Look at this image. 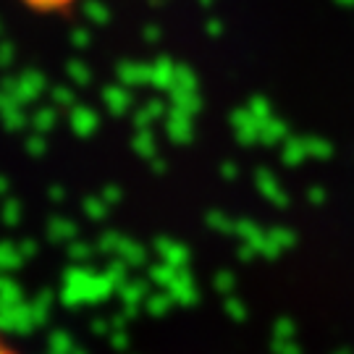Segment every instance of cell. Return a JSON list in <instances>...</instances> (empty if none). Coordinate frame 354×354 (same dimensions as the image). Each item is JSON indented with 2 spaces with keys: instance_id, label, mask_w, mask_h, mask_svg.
I'll list each match as a JSON object with an SVG mask.
<instances>
[{
  "instance_id": "obj_1",
  "label": "cell",
  "mask_w": 354,
  "mask_h": 354,
  "mask_svg": "<svg viewBox=\"0 0 354 354\" xmlns=\"http://www.w3.org/2000/svg\"><path fill=\"white\" fill-rule=\"evenodd\" d=\"M0 354H24L21 352V346L13 342L3 328H0Z\"/></svg>"
}]
</instances>
